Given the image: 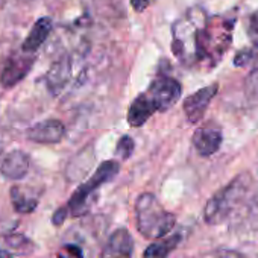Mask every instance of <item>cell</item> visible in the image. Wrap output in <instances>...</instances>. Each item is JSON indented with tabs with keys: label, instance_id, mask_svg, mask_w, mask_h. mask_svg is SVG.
Segmentation results:
<instances>
[{
	"label": "cell",
	"instance_id": "obj_1",
	"mask_svg": "<svg viewBox=\"0 0 258 258\" xmlns=\"http://www.w3.org/2000/svg\"><path fill=\"white\" fill-rule=\"evenodd\" d=\"M181 99V84L166 75L157 76L146 91L140 93L129 105L126 120L131 127L143 126L157 111L166 112Z\"/></svg>",
	"mask_w": 258,
	"mask_h": 258
},
{
	"label": "cell",
	"instance_id": "obj_2",
	"mask_svg": "<svg viewBox=\"0 0 258 258\" xmlns=\"http://www.w3.org/2000/svg\"><path fill=\"white\" fill-rule=\"evenodd\" d=\"M235 20V14L207 17L199 31L196 66L204 64L207 69L217 66L231 46Z\"/></svg>",
	"mask_w": 258,
	"mask_h": 258
},
{
	"label": "cell",
	"instance_id": "obj_3",
	"mask_svg": "<svg viewBox=\"0 0 258 258\" xmlns=\"http://www.w3.org/2000/svg\"><path fill=\"white\" fill-rule=\"evenodd\" d=\"M134 211L137 229L146 238H163L175 228V214L166 211L157 196L152 193L140 195L136 201Z\"/></svg>",
	"mask_w": 258,
	"mask_h": 258
},
{
	"label": "cell",
	"instance_id": "obj_4",
	"mask_svg": "<svg viewBox=\"0 0 258 258\" xmlns=\"http://www.w3.org/2000/svg\"><path fill=\"white\" fill-rule=\"evenodd\" d=\"M207 17L201 8H191L172 26V50L185 66H196L198 62V38Z\"/></svg>",
	"mask_w": 258,
	"mask_h": 258
},
{
	"label": "cell",
	"instance_id": "obj_5",
	"mask_svg": "<svg viewBox=\"0 0 258 258\" xmlns=\"http://www.w3.org/2000/svg\"><path fill=\"white\" fill-rule=\"evenodd\" d=\"M250 187V175L240 173L229 184L220 188L205 205L204 220L208 225H219L225 222L238 202L244 198Z\"/></svg>",
	"mask_w": 258,
	"mask_h": 258
},
{
	"label": "cell",
	"instance_id": "obj_6",
	"mask_svg": "<svg viewBox=\"0 0 258 258\" xmlns=\"http://www.w3.org/2000/svg\"><path fill=\"white\" fill-rule=\"evenodd\" d=\"M120 170V164L114 160L109 161H103L96 172L93 173V176H90L84 184H81L76 191L72 195V198L67 202V210L72 216L78 217V216H84L88 213L90 205H91V199L96 195V191L106 182L112 181L117 173Z\"/></svg>",
	"mask_w": 258,
	"mask_h": 258
},
{
	"label": "cell",
	"instance_id": "obj_7",
	"mask_svg": "<svg viewBox=\"0 0 258 258\" xmlns=\"http://www.w3.org/2000/svg\"><path fill=\"white\" fill-rule=\"evenodd\" d=\"M35 62V55L23 52H14L5 62L4 70L0 73V84L5 88H13L16 87L20 81H23L31 69L34 67Z\"/></svg>",
	"mask_w": 258,
	"mask_h": 258
},
{
	"label": "cell",
	"instance_id": "obj_8",
	"mask_svg": "<svg viewBox=\"0 0 258 258\" xmlns=\"http://www.w3.org/2000/svg\"><path fill=\"white\" fill-rule=\"evenodd\" d=\"M219 91V85L214 82L211 85H207L201 90H198L196 93L190 94L185 100H184V114L187 117V120L193 124L199 123L204 115L205 111L208 108V105L211 103V100L214 99V96Z\"/></svg>",
	"mask_w": 258,
	"mask_h": 258
},
{
	"label": "cell",
	"instance_id": "obj_9",
	"mask_svg": "<svg viewBox=\"0 0 258 258\" xmlns=\"http://www.w3.org/2000/svg\"><path fill=\"white\" fill-rule=\"evenodd\" d=\"M66 136V126L61 120L47 118L35 123L26 131L28 140L38 145H56Z\"/></svg>",
	"mask_w": 258,
	"mask_h": 258
},
{
	"label": "cell",
	"instance_id": "obj_10",
	"mask_svg": "<svg viewBox=\"0 0 258 258\" xmlns=\"http://www.w3.org/2000/svg\"><path fill=\"white\" fill-rule=\"evenodd\" d=\"M222 140L223 137H222L220 129L213 124H207V126H201L196 129L191 139V143H193L195 151L201 157H211L220 149Z\"/></svg>",
	"mask_w": 258,
	"mask_h": 258
},
{
	"label": "cell",
	"instance_id": "obj_11",
	"mask_svg": "<svg viewBox=\"0 0 258 258\" xmlns=\"http://www.w3.org/2000/svg\"><path fill=\"white\" fill-rule=\"evenodd\" d=\"M134 238L126 228L115 229L103 246L100 258H133Z\"/></svg>",
	"mask_w": 258,
	"mask_h": 258
},
{
	"label": "cell",
	"instance_id": "obj_12",
	"mask_svg": "<svg viewBox=\"0 0 258 258\" xmlns=\"http://www.w3.org/2000/svg\"><path fill=\"white\" fill-rule=\"evenodd\" d=\"M72 69H73V62L72 58L69 55H62L59 56L47 70L44 81L47 85V90L53 94L58 96L66 85L69 84L70 78H72Z\"/></svg>",
	"mask_w": 258,
	"mask_h": 258
},
{
	"label": "cell",
	"instance_id": "obj_13",
	"mask_svg": "<svg viewBox=\"0 0 258 258\" xmlns=\"http://www.w3.org/2000/svg\"><path fill=\"white\" fill-rule=\"evenodd\" d=\"M31 167V158L26 152L20 149H14L5 155V158L0 163V173L7 179L19 181L25 178Z\"/></svg>",
	"mask_w": 258,
	"mask_h": 258
},
{
	"label": "cell",
	"instance_id": "obj_14",
	"mask_svg": "<svg viewBox=\"0 0 258 258\" xmlns=\"http://www.w3.org/2000/svg\"><path fill=\"white\" fill-rule=\"evenodd\" d=\"M87 14L100 19L112 20L124 17V7L121 0H81Z\"/></svg>",
	"mask_w": 258,
	"mask_h": 258
},
{
	"label": "cell",
	"instance_id": "obj_15",
	"mask_svg": "<svg viewBox=\"0 0 258 258\" xmlns=\"http://www.w3.org/2000/svg\"><path fill=\"white\" fill-rule=\"evenodd\" d=\"M52 29H53V22L50 17L38 19L34 23L32 29L29 31L28 37L25 38V41L22 44V50L28 52V53H35L44 44V41L49 38Z\"/></svg>",
	"mask_w": 258,
	"mask_h": 258
},
{
	"label": "cell",
	"instance_id": "obj_16",
	"mask_svg": "<svg viewBox=\"0 0 258 258\" xmlns=\"http://www.w3.org/2000/svg\"><path fill=\"white\" fill-rule=\"evenodd\" d=\"M181 243V234H175L169 238L152 243L145 249L143 258H167Z\"/></svg>",
	"mask_w": 258,
	"mask_h": 258
},
{
	"label": "cell",
	"instance_id": "obj_17",
	"mask_svg": "<svg viewBox=\"0 0 258 258\" xmlns=\"http://www.w3.org/2000/svg\"><path fill=\"white\" fill-rule=\"evenodd\" d=\"M11 204L14 207V210L20 214H29L32 211H35L37 205H38V199L28 196L23 188L14 185L11 188Z\"/></svg>",
	"mask_w": 258,
	"mask_h": 258
},
{
	"label": "cell",
	"instance_id": "obj_18",
	"mask_svg": "<svg viewBox=\"0 0 258 258\" xmlns=\"http://www.w3.org/2000/svg\"><path fill=\"white\" fill-rule=\"evenodd\" d=\"M5 243L8 246V249H11V252L17 253V255H31L35 249V244L31 238H28L23 234H10L5 237Z\"/></svg>",
	"mask_w": 258,
	"mask_h": 258
},
{
	"label": "cell",
	"instance_id": "obj_19",
	"mask_svg": "<svg viewBox=\"0 0 258 258\" xmlns=\"http://www.w3.org/2000/svg\"><path fill=\"white\" fill-rule=\"evenodd\" d=\"M134 149H136V143L134 140L129 137V136H123L120 137V140L117 142V146H115V155L120 158V160H127L134 154Z\"/></svg>",
	"mask_w": 258,
	"mask_h": 258
},
{
	"label": "cell",
	"instance_id": "obj_20",
	"mask_svg": "<svg viewBox=\"0 0 258 258\" xmlns=\"http://www.w3.org/2000/svg\"><path fill=\"white\" fill-rule=\"evenodd\" d=\"M244 90L246 94L250 99H258V67L249 73V76L244 81Z\"/></svg>",
	"mask_w": 258,
	"mask_h": 258
},
{
	"label": "cell",
	"instance_id": "obj_21",
	"mask_svg": "<svg viewBox=\"0 0 258 258\" xmlns=\"http://www.w3.org/2000/svg\"><path fill=\"white\" fill-rule=\"evenodd\" d=\"M247 37L255 49H258V10L252 13L247 23Z\"/></svg>",
	"mask_w": 258,
	"mask_h": 258
},
{
	"label": "cell",
	"instance_id": "obj_22",
	"mask_svg": "<svg viewBox=\"0 0 258 258\" xmlns=\"http://www.w3.org/2000/svg\"><path fill=\"white\" fill-rule=\"evenodd\" d=\"M255 56V50L253 49H243L241 52H238L234 58V66L235 67H243L244 64L250 62L252 58Z\"/></svg>",
	"mask_w": 258,
	"mask_h": 258
},
{
	"label": "cell",
	"instance_id": "obj_23",
	"mask_svg": "<svg viewBox=\"0 0 258 258\" xmlns=\"http://www.w3.org/2000/svg\"><path fill=\"white\" fill-rule=\"evenodd\" d=\"M129 2H131V7L136 13H143L155 2V0H129Z\"/></svg>",
	"mask_w": 258,
	"mask_h": 258
},
{
	"label": "cell",
	"instance_id": "obj_24",
	"mask_svg": "<svg viewBox=\"0 0 258 258\" xmlns=\"http://www.w3.org/2000/svg\"><path fill=\"white\" fill-rule=\"evenodd\" d=\"M67 216H69L67 207H62V208H59V210L55 211V214H53V217H52V223H53L55 226H59V225L64 223V220H66Z\"/></svg>",
	"mask_w": 258,
	"mask_h": 258
},
{
	"label": "cell",
	"instance_id": "obj_25",
	"mask_svg": "<svg viewBox=\"0 0 258 258\" xmlns=\"http://www.w3.org/2000/svg\"><path fill=\"white\" fill-rule=\"evenodd\" d=\"M216 258H246L241 252L238 250H232V249H223V250H219Z\"/></svg>",
	"mask_w": 258,
	"mask_h": 258
},
{
	"label": "cell",
	"instance_id": "obj_26",
	"mask_svg": "<svg viewBox=\"0 0 258 258\" xmlns=\"http://www.w3.org/2000/svg\"><path fill=\"white\" fill-rule=\"evenodd\" d=\"M0 258H14L8 250H4L2 247H0Z\"/></svg>",
	"mask_w": 258,
	"mask_h": 258
}]
</instances>
